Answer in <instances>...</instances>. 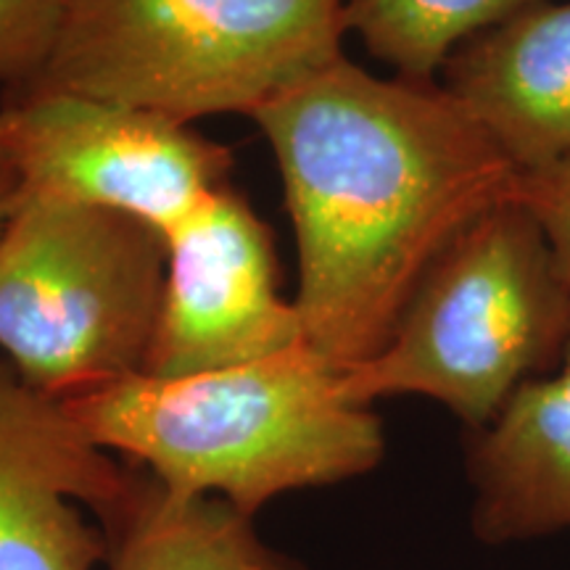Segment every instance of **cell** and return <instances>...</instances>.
<instances>
[{"instance_id": "cell-1", "label": "cell", "mask_w": 570, "mask_h": 570, "mask_svg": "<svg viewBox=\"0 0 570 570\" xmlns=\"http://www.w3.org/2000/svg\"><path fill=\"white\" fill-rule=\"evenodd\" d=\"M298 244L304 341L341 373L383 352L439 262L518 169L444 85L346 59L254 114Z\"/></svg>"}, {"instance_id": "cell-2", "label": "cell", "mask_w": 570, "mask_h": 570, "mask_svg": "<svg viewBox=\"0 0 570 570\" xmlns=\"http://www.w3.org/2000/svg\"><path fill=\"white\" fill-rule=\"evenodd\" d=\"M63 407L167 491L225 499L246 518L285 491L360 479L386 452L373 407L309 344L198 375H130Z\"/></svg>"}, {"instance_id": "cell-3", "label": "cell", "mask_w": 570, "mask_h": 570, "mask_svg": "<svg viewBox=\"0 0 570 570\" xmlns=\"http://www.w3.org/2000/svg\"><path fill=\"white\" fill-rule=\"evenodd\" d=\"M346 0H63L48 63L24 85L175 122L265 109L344 59Z\"/></svg>"}, {"instance_id": "cell-4", "label": "cell", "mask_w": 570, "mask_h": 570, "mask_svg": "<svg viewBox=\"0 0 570 570\" xmlns=\"http://www.w3.org/2000/svg\"><path fill=\"white\" fill-rule=\"evenodd\" d=\"M570 344V285L539 219L515 196L497 204L428 269L394 336L344 389L373 407L428 396L481 431L510 396L560 367Z\"/></svg>"}, {"instance_id": "cell-5", "label": "cell", "mask_w": 570, "mask_h": 570, "mask_svg": "<svg viewBox=\"0 0 570 570\" xmlns=\"http://www.w3.org/2000/svg\"><path fill=\"white\" fill-rule=\"evenodd\" d=\"M167 259L140 219L19 194L0 235V352L17 381L63 402L140 375Z\"/></svg>"}, {"instance_id": "cell-6", "label": "cell", "mask_w": 570, "mask_h": 570, "mask_svg": "<svg viewBox=\"0 0 570 570\" xmlns=\"http://www.w3.org/2000/svg\"><path fill=\"white\" fill-rule=\"evenodd\" d=\"M0 154L21 196L127 214L164 238L227 185L233 164L225 146L161 114L40 85L6 88Z\"/></svg>"}, {"instance_id": "cell-7", "label": "cell", "mask_w": 570, "mask_h": 570, "mask_svg": "<svg viewBox=\"0 0 570 570\" xmlns=\"http://www.w3.org/2000/svg\"><path fill=\"white\" fill-rule=\"evenodd\" d=\"M167 283L146 375L185 377L281 354L304 341L277 291L273 235L230 185L167 233Z\"/></svg>"}, {"instance_id": "cell-8", "label": "cell", "mask_w": 570, "mask_h": 570, "mask_svg": "<svg viewBox=\"0 0 570 570\" xmlns=\"http://www.w3.org/2000/svg\"><path fill=\"white\" fill-rule=\"evenodd\" d=\"M132 475V462L98 446L59 399L0 377V570L106 566L101 518Z\"/></svg>"}, {"instance_id": "cell-9", "label": "cell", "mask_w": 570, "mask_h": 570, "mask_svg": "<svg viewBox=\"0 0 570 570\" xmlns=\"http://www.w3.org/2000/svg\"><path fill=\"white\" fill-rule=\"evenodd\" d=\"M444 90L518 173L570 159V0H537L468 40L446 61Z\"/></svg>"}, {"instance_id": "cell-10", "label": "cell", "mask_w": 570, "mask_h": 570, "mask_svg": "<svg viewBox=\"0 0 570 570\" xmlns=\"http://www.w3.org/2000/svg\"><path fill=\"white\" fill-rule=\"evenodd\" d=\"M473 533L483 544L570 531V344L560 367L523 383L468 436Z\"/></svg>"}, {"instance_id": "cell-11", "label": "cell", "mask_w": 570, "mask_h": 570, "mask_svg": "<svg viewBox=\"0 0 570 570\" xmlns=\"http://www.w3.org/2000/svg\"><path fill=\"white\" fill-rule=\"evenodd\" d=\"M101 525L109 570H309L269 547L225 499L177 497L140 465Z\"/></svg>"}, {"instance_id": "cell-12", "label": "cell", "mask_w": 570, "mask_h": 570, "mask_svg": "<svg viewBox=\"0 0 570 570\" xmlns=\"http://www.w3.org/2000/svg\"><path fill=\"white\" fill-rule=\"evenodd\" d=\"M531 3L537 0H346L344 24L396 77L436 82L458 48Z\"/></svg>"}, {"instance_id": "cell-13", "label": "cell", "mask_w": 570, "mask_h": 570, "mask_svg": "<svg viewBox=\"0 0 570 570\" xmlns=\"http://www.w3.org/2000/svg\"><path fill=\"white\" fill-rule=\"evenodd\" d=\"M63 17V0H0V82L17 88L48 63Z\"/></svg>"}, {"instance_id": "cell-14", "label": "cell", "mask_w": 570, "mask_h": 570, "mask_svg": "<svg viewBox=\"0 0 570 570\" xmlns=\"http://www.w3.org/2000/svg\"><path fill=\"white\" fill-rule=\"evenodd\" d=\"M515 198L539 219L570 285V159L518 173Z\"/></svg>"}, {"instance_id": "cell-15", "label": "cell", "mask_w": 570, "mask_h": 570, "mask_svg": "<svg viewBox=\"0 0 570 570\" xmlns=\"http://www.w3.org/2000/svg\"><path fill=\"white\" fill-rule=\"evenodd\" d=\"M19 196V180L13 175L11 164L6 161V156L0 154V235L6 230V223H9L13 204H17Z\"/></svg>"}, {"instance_id": "cell-16", "label": "cell", "mask_w": 570, "mask_h": 570, "mask_svg": "<svg viewBox=\"0 0 570 570\" xmlns=\"http://www.w3.org/2000/svg\"><path fill=\"white\" fill-rule=\"evenodd\" d=\"M9 373H13V370H11V367H6L3 362H0V377H6Z\"/></svg>"}]
</instances>
